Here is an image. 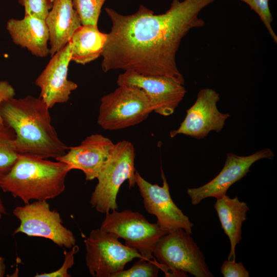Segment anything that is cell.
<instances>
[{
    "instance_id": "7",
    "label": "cell",
    "mask_w": 277,
    "mask_h": 277,
    "mask_svg": "<svg viewBox=\"0 0 277 277\" xmlns=\"http://www.w3.org/2000/svg\"><path fill=\"white\" fill-rule=\"evenodd\" d=\"M114 233L93 229L84 240L86 264L95 277H113L135 258H142L135 249L121 243Z\"/></svg>"
},
{
    "instance_id": "28",
    "label": "cell",
    "mask_w": 277,
    "mask_h": 277,
    "mask_svg": "<svg viewBox=\"0 0 277 277\" xmlns=\"http://www.w3.org/2000/svg\"><path fill=\"white\" fill-rule=\"evenodd\" d=\"M6 271L5 258L0 256V277L4 276Z\"/></svg>"
},
{
    "instance_id": "30",
    "label": "cell",
    "mask_w": 277,
    "mask_h": 277,
    "mask_svg": "<svg viewBox=\"0 0 277 277\" xmlns=\"http://www.w3.org/2000/svg\"><path fill=\"white\" fill-rule=\"evenodd\" d=\"M2 214L0 213V220L2 218Z\"/></svg>"
},
{
    "instance_id": "13",
    "label": "cell",
    "mask_w": 277,
    "mask_h": 277,
    "mask_svg": "<svg viewBox=\"0 0 277 277\" xmlns=\"http://www.w3.org/2000/svg\"><path fill=\"white\" fill-rule=\"evenodd\" d=\"M274 156V153L268 148L247 156H240L232 152L227 153L223 168L214 179L199 187L187 189L192 204L197 205L206 198L217 199L226 195L233 184L250 171L255 162L263 159L272 160Z\"/></svg>"
},
{
    "instance_id": "14",
    "label": "cell",
    "mask_w": 277,
    "mask_h": 277,
    "mask_svg": "<svg viewBox=\"0 0 277 277\" xmlns=\"http://www.w3.org/2000/svg\"><path fill=\"white\" fill-rule=\"evenodd\" d=\"M71 49L69 42L51 56L47 65L35 81L41 90L39 97L49 108L67 102L77 85L68 79Z\"/></svg>"
},
{
    "instance_id": "5",
    "label": "cell",
    "mask_w": 277,
    "mask_h": 277,
    "mask_svg": "<svg viewBox=\"0 0 277 277\" xmlns=\"http://www.w3.org/2000/svg\"><path fill=\"white\" fill-rule=\"evenodd\" d=\"M153 255L166 275L185 276L189 273L195 277H213L203 253L190 236L180 229L169 232L155 244Z\"/></svg>"
},
{
    "instance_id": "11",
    "label": "cell",
    "mask_w": 277,
    "mask_h": 277,
    "mask_svg": "<svg viewBox=\"0 0 277 277\" xmlns=\"http://www.w3.org/2000/svg\"><path fill=\"white\" fill-rule=\"evenodd\" d=\"M219 100L220 94L214 90L201 89L194 103L186 110V116L180 127L170 132V137L184 134L202 139L211 131L220 132L230 114L218 110Z\"/></svg>"
},
{
    "instance_id": "20",
    "label": "cell",
    "mask_w": 277,
    "mask_h": 277,
    "mask_svg": "<svg viewBox=\"0 0 277 277\" xmlns=\"http://www.w3.org/2000/svg\"><path fill=\"white\" fill-rule=\"evenodd\" d=\"M13 130L4 125L0 127V176L7 173L19 155L15 149Z\"/></svg>"
},
{
    "instance_id": "17",
    "label": "cell",
    "mask_w": 277,
    "mask_h": 277,
    "mask_svg": "<svg viewBox=\"0 0 277 277\" xmlns=\"http://www.w3.org/2000/svg\"><path fill=\"white\" fill-rule=\"evenodd\" d=\"M49 34V54L52 56L69 42L81 22L72 0H55L45 18Z\"/></svg>"
},
{
    "instance_id": "22",
    "label": "cell",
    "mask_w": 277,
    "mask_h": 277,
    "mask_svg": "<svg viewBox=\"0 0 277 277\" xmlns=\"http://www.w3.org/2000/svg\"><path fill=\"white\" fill-rule=\"evenodd\" d=\"M160 269L161 265L155 258L152 261L140 258L130 268L123 270L113 277H156Z\"/></svg>"
},
{
    "instance_id": "26",
    "label": "cell",
    "mask_w": 277,
    "mask_h": 277,
    "mask_svg": "<svg viewBox=\"0 0 277 277\" xmlns=\"http://www.w3.org/2000/svg\"><path fill=\"white\" fill-rule=\"evenodd\" d=\"M224 277H249V273L241 262L224 261L221 267Z\"/></svg>"
},
{
    "instance_id": "21",
    "label": "cell",
    "mask_w": 277,
    "mask_h": 277,
    "mask_svg": "<svg viewBox=\"0 0 277 277\" xmlns=\"http://www.w3.org/2000/svg\"><path fill=\"white\" fill-rule=\"evenodd\" d=\"M106 0H72V5L82 25L97 26L102 8Z\"/></svg>"
},
{
    "instance_id": "24",
    "label": "cell",
    "mask_w": 277,
    "mask_h": 277,
    "mask_svg": "<svg viewBox=\"0 0 277 277\" xmlns=\"http://www.w3.org/2000/svg\"><path fill=\"white\" fill-rule=\"evenodd\" d=\"M18 3L24 7L25 14L43 19H45L53 5L51 0H18Z\"/></svg>"
},
{
    "instance_id": "6",
    "label": "cell",
    "mask_w": 277,
    "mask_h": 277,
    "mask_svg": "<svg viewBox=\"0 0 277 277\" xmlns=\"http://www.w3.org/2000/svg\"><path fill=\"white\" fill-rule=\"evenodd\" d=\"M118 86L101 99L97 122L105 130H116L135 126L153 112L142 89L126 85Z\"/></svg>"
},
{
    "instance_id": "19",
    "label": "cell",
    "mask_w": 277,
    "mask_h": 277,
    "mask_svg": "<svg viewBox=\"0 0 277 277\" xmlns=\"http://www.w3.org/2000/svg\"><path fill=\"white\" fill-rule=\"evenodd\" d=\"M107 38V34L101 32L97 26L81 25L69 42L71 61L85 65L96 60L101 55Z\"/></svg>"
},
{
    "instance_id": "3",
    "label": "cell",
    "mask_w": 277,
    "mask_h": 277,
    "mask_svg": "<svg viewBox=\"0 0 277 277\" xmlns=\"http://www.w3.org/2000/svg\"><path fill=\"white\" fill-rule=\"evenodd\" d=\"M71 171L62 162L19 154L10 170L0 176V188L24 204L47 201L62 194Z\"/></svg>"
},
{
    "instance_id": "12",
    "label": "cell",
    "mask_w": 277,
    "mask_h": 277,
    "mask_svg": "<svg viewBox=\"0 0 277 277\" xmlns=\"http://www.w3.org/2000/svg\"><path fill=\"white\" fill-rule=\"evenodd\" d=\"M117 84L142 89L147 96L153 111L165 116L174 113L186 93L184 85L171 78L144 75L130 70L120 74Z\"/></svg>"
},
{
    "instance_id": "10",
    "label": "cell",
    "mask_w": 277,
    "mask_h": 277,
    "mask_svg": "<svg viewBox=\"0 0 277 277\" xmlns=\"http://www.w3.org/2000/svg\"><path fill=\"white\" fill-rule=\"evenodd\" d=\"M161 177L163 185L160 186L148 182L135 171V184L143 197L146 210L156 217V224L162 230L169 232L182 229L191 234L193 224L173 201L162 169Z\"/></svg>"
},
{
    "instance_id": "25",
    "label": "cell",
    "mask_w": 277,
    "mask_h": 277,
    "mask_svg": "<svg viewBox=\"0 0 277 277\" xmlns=\"http://www.w3.org/2000/svg\"><path fill=\"white\" fill-rule=\"evenodd\" d=\"M79 250V247L74 245L69 251H64V260L62 266L57 270L54 271L37 273L35 277H70L71 275L68 273V270L74 265V255Z\"/></svg>"
},
{
    "instance_id": "9",
    "label": "cell",
    "mask_w": 277,
    "mask_h": 277,
    "mask_svg": "<svg viewBox=\"0 0 277 277\" xmlns=\"http://www.w3.org/2000/svg\"><path fill=\"white\" fill-rule=\"evenodd\" d=\"M13 214L19 221L13 234L49 239L58 246L70 249L75 245L73 232L63 225L60 214L51 210L47 201H35L16 207Z\"/></svg>"
},
{
    "instance_id": "27",
    "label": "cell",
    "mask_w": 277,
    "mask_h": 277,
    "mask_svg": "<svg viewBox=\"0 0 277 277\" xmlns=\"http://www.w3.org/2000/svg\"><path fill=\"white\" fill-rule=\"evenodd\" d=\"M15 95L14 89L7 81H0V106L3 101L13 97ZM4 125L0 113V127Z\"/></svg>"
},
{
    "instance_id": "23",
    "label": "cell",
    "mask_w": 277,
    "mask_h": 277,
    "mask_svg": "<svg viewBox=\"0 0 277 277\" xmlns=\"http://www.w3.org/2000/svg\"><path fill=\"white\" fill-rule=\"evenodd\" d=\"M247 4L260 17L275 43L277 36L272 28L273 17L268 0H240Z\"/></svg>"
},
{
    "instance_id": "8",
    "label": "cell",
    "mask_w": 277,
    "mask_h": 277,
    "mask_svg": "<svg viewBox=\"0 0 277 277\" xmlns=\"http://www.w3.org/2000/svg\"><path fill=\"white\" fill-rule=\"evenodd\" d=\"M100 228L123 239L125 245L135 249L142 258L148 260L154 258L155 244L168 233L156 223H150L143 214L131 210H115L106 213Z\"/></svg>"
},
{
    "instance_id": "1",
    "label": "cell",
    "mask_w": 277,
    "mask_h": 277,
    "mask_svg": "<svg viewBox=\"0 0 277 277\" xmlns=\"http://www.w3.org/2000/svg\"><path fill=\"white\" fill-rule=\"evenodd\" d=\"M214 1L173 0L170 8L160 14L144 5L129 15L106 8L112 27L101 54L103 71L130 70L168 77L184 85L176 62L177 52L191 29L205 25L199 13Z\"/></svg>"
},
{
    "instance_id": "16",
    "label": "cell",
    "mask_w": 277,
    "mask_h": 277,
    "mask_svg": "<svg viewBox=\"0 0 277 277\" xmlns=\"http://www.w3.org/2000/svg\"><path fill=\"white\" fill-rule=\"evenodd\" d=\"M6 29L15 44L34 56L45 57L49 54V34L45 19L25 14L21 19H9Z\"/></svg>"
},
{
    "instance_id": "31",
    "label": "cell",
    "mask_w": 277,
    "mask_h": 277,
    "mask_svg": "<svg viewBox=\"0 0 277 277\" xmlns=\"http://www.w3.org/2000/svg\"><path fill=\"white\" fill-rule=\"evenodd\" d=\"M52 2H53L55 0H51Z\"/></svg>"
},
{
    "instance_id": "18",
    "label": "cell",
    "mask_w": 277,
    "mask_h": 277,
    "mask_svg": "<svg viewBox=\"0 0 277 277\" xmlns=\"http://www.w3.org/2000/svg\"><path fill=\"white\" fill-rule=\"evenodd\" d=\"M214 208L221 227L230 241L228 260L235 261V247L242 239V225L247 220V212L249 208L247 204L240 201L238 196L231 198L226 194L216 199Z\"/></svg>"
},
{
    "instance_id": "2",
    "label": "cell",
    "mask_w": 277,
    "mask_h": 277,
    "mask_svg": "<svg viewBox=\"0 0 277 277\" xmlns=\"http://www.w3.org/2000/svg\"><path fill=\"white\" fill-rule=\"evenodd\" d=\"M49 109L41 97L32 95L2 103L1 115L4 125L14 132L18 154L56 159L69 149L52 125Z\"/></svg>"
},
{
    "instance_id": "15",
    "label": "cell",
    "mask_w": 277,
    "mask_h": 277,
    "mask_svg": "<svg viewBox=\"0 0 277 277\" xmlns=\"http://www.w3.org/2000/svg\"><path fill=\"white\" fill-rule=\"evenodd\" d=\"M114 144L110 139L102 134H91L80 145L69 147L65 154L55 160L66 164L70 170L82 171L86 180L91 181L96 179Z\"/></svg>"
},
{
    "instance_id": "29",
    "label": "cell",
    "mask_w": 277,
    "mask_h": 277,
    "mask_svg": "<svg viewBox=\"0 0 277 277\" xmlns=\"http://www.w3.org/2000/svg\"><path fill=\"white\" fill-rule=\"evenodd\" d=\"M0 213L2 214H6L7 213V210L3 203L2 200L0 196Z\"/></svg>"
},
{
    "instance_id": "4",
    "label": "cell",
    "mask_w": 277,
    "mask_h": 277,
    "mask_svg": "<svg viewBox=\"0 0 277 277\" xmlns=\"http://www.w3.org/2000/svg\"><path fill=\"white\" fill-rule=\"evenodd\" d=\"M135 149L130 142L123 140L114 144L111 153L96 179L90 204L102 213L117 210L116 197L121 186L128 181L129 188L135 186Z\"/></svg>"
}]
</instances>
